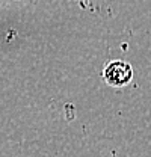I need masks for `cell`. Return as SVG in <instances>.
Segmentation results:
<instances>
[{
  "label": "cell",
  "instance_id": "obj_1",
  "mask_svg": "<svg viewBox=\"0 0 151 157\" xmlns=\"http://www.w3.org/2000/svg\"><path fill=\"white\" fill-rule=\"evenodd\" d=\"M104 77L106 80L113 85V86H124L127 85L133 77V71L132 67L122 60H116V62H112L106 71H104Z\"/></svg>",
  "mask_w": 151,
  "mask_h": 157
}]
</instances>
